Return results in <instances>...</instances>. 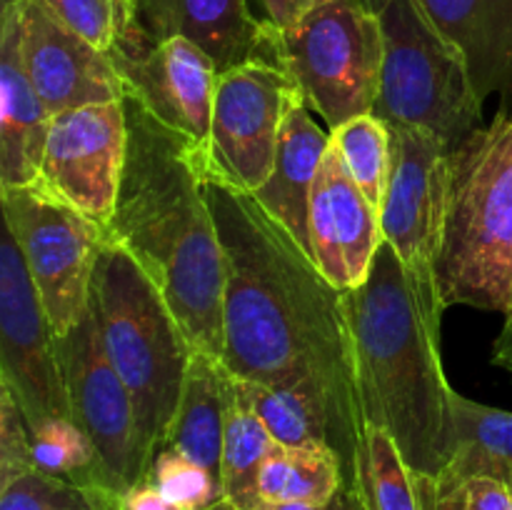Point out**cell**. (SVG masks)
<instances>
[{"label":"cell","instance_id":"1","mask_svg":"<svg viewBox=\"0 0 512 510\" xmlns=\"http://www.w3.org/2000/svg\"><path fill=\"white\" fill-rule=\"evenodd\" d=\"M225 253L223 350L235 378L303 398L353 485L365 418L343 290L253 195L203 178Z\"/></svg>","mask_w":512,"mask_h":510},{"label":"cell","instance_id":"2","mask_svg":"<svg viewBox=\"0 0 512 510\" xmlns=\"http://www.w3.org/2000/svg\"><path fill=\"white\" fill-rule=\"evenodd\" d=\"M128 160L108 225L115 245L153 280L193 350H223L225 253L185 140L125 98Z\"/></svg>","mask_w":512,"mask_h":510},{"label":"cell","instance_id":"3","mask_svg":"<svg viewBox=\"0 0 512 510\" xmlns=\"http://www.w3.org/2000/svg\"><path fill=\"white\" fill-rule=\"evenodd\" d=\"M365 425L388 430L405 463L435 480L450 453L453 385L440 355L443 318L383 240L360 288L343 293Z\"/></svg>","mask_w":512,"mask_h":510},{"label":"cell","instance_id":"4","mask_svg":"<svg viewBox=\"0 0 512 510\" xmlns=\"http://www.w3.org/2000/svg\"><path fill=\"white\" fill-rule=\"evenodd\" d=\"M435 283L445 310L512 315V110H498L448 153Z\"/></svg>","mask_w":512,"mask_h":510},{"label":"cell","instance_id":"5","mask_svg":"<svg viewBox=\"0 0 512 510\" xmlns=\"http://www.w3.org/2000/svg\"><path fill=\"white\" fill-rule=\"evenodd\" d=\"M90 305L110 363L130 390L153 463L178 410L193 345L153 280L113 240L95 268Z\"/></svg>","mask_w":512,"mask_h":510},{"label":"cell","instance_id":"6","mask_svg":"<svg viewBox=\"0 0 512 510\" xmlns=\"http://www.w3.org/2000/svg\"><path fill=\"white\" fill-rule=\"evenodd\" d=\"M373 8L385 45L373 113L390 128L425 130L453 150L483 125L485 108L463 58L415 0H378Z\"/></svg>","mask_w":512,"mask_h":510},{"label":"cell","instance_id":"7","mask_svg":"<svg viewBox=\"0 0 512 510\" xmlns=\"http://www.w3.org/2000/svg\"><path fill=\"white\" fill-rule=\"evenodd\" d=\"M265 45L328 130L375 110L385 45L368 0H320L298 25L265 33Z\"/></svg>","mask_w":512,"mask_h":510},{"label":"cell","instance_id":"8","mask_svg":"<svg viewBox=\"0 0 512 510\" xmlns=\"http://www.w3.org/2000/svg\"><path fill=\"white\" fill-rule=\"evenodd\" d=\"M0 203L50 325L58 335L70 333L90 305L108 228L35 185L0 188Z\"/></svg>","mask_w":512,"mask_h":510},{"label":"cell","instance_id":"9","mask_svg":"<svg viewBox=\"0 0 512 510\" xmlns=\"http://www.w3.org/2000/svg\"><path fill=\"white\" fill-rule=\"evenodd\" d=\"M300 95L295 80L270 58L223 70L215 83L208 145L198 160L203 178L238 193H258L273 173L285 115Z\"/></svg>","mask_w":512,"mask_h":510},{"label":"cell","instance_id":"10","mask_svg":"<svg viewBox=\"0 0 512 510\" xmlns=\"http://www.w3.org/2000/svg\"><path fill=\"white\" fill-rule=\"evenodd\" d=\"M58 355L73 420L98 450L100 483L125 493L148 475L150 455L128 385L108 358L93 305L70 333L58 335Z\"/></svg>","mask_w":512,"mask_h":510},{"label":"cell","instance_id":"11","mask_svg":"<svg viewBox=\"0 0 512 510\" xmlns=\"http://www.w3.org/2000/svg\"><path fill=\"white\" fill-rule=\"evenodd\" d=\"M390 148V178L380 205L383 240L405 265L428 308L443 318L435 263L443 240L450 150L418 128H390Z\"/></svg>","mask_w":512,"mask_h":510},{"label":"cell","instance_id":"12","mask_svg":"<svg viewBox=\"0 0 512 510\" xmlns=\"http://www.w3.org/2000/svg\"><path fill=\"white\" fill-rule=\"evenodd\" d=\"M108 55L120 75L125 98L185 140L195 158H203L220 75L215 60L183 35L153 40L135 25Z\"/></svg>","mask_w":512,"mask_h":510},{"label":"cell","instance_id":"13","mask_svg":"<svg viewBox=\"0 0 512 510\" xmlns=\"http://www.w3.org/2000/svg\"><path fill=\"white\" fill-rule=\"evenodd\" d=\"M0 385L10 390L28 428L53 418L73 420L60 368L58 333L5 223L0 238Z\"/></svg>","mask_w":512,"mask_h":510},{"label":"cell","instance_id":"14","mask_svg":"<svg viewBox=\"0 0 512 510\" xmlns=\"http://www.w3.org/2000/svg\"><path fill=\"white\" fill-rule=\"evenodd\" d=\"M128 160L125 100L53 115L35 188L108 228Z\"/></svg>","mask_w":512,"mask_h":510},{"label":"cell","instance_id":"15","mask_svg":"<svg viewBox=\"0 0 512 510\" xmlns=\"http://www.w3.org/2000/svg\"><path fill=\"white\" fill-rule=\"evenodd\" d=\"M20 50L30 83L53 115L125 100L110 55L65 28L40 0H20Z\"/></svg>","mask_w":512,"mask_h":510},{"label":"cell","instance_id":"16","mask_svg":"<svg viewBox=\"0 0 512 510\" xmlns=\"http://www.w3.org/2000/svg\"><path fill=\"white\" fill-rule=\"evenodd\" d=\"M380 245V213L330 140L310 195V255L320 273L345 293L368 280Z\"/></svg>","mask_w":512,"mask_h":510},{"label":"cell","instance_id":"17","mask_svg":"<svg viewBox=\"0 0 512 510\" xmlns=\"http://www.w3.org/2000/svg\"><path fill=\"white\" fill-rule=\"evenodd\" d=\"M53 113L35 85L20 50V0H0V185L38 183Z\"/></svg>","mask_w":512,"mask_h":510},{"label":"cell","instance_id":"18","mask_svg":"<svg viewBox=\"0 0 512 510\" xmlns=\"http://www.w3.org/2000/svg\"><path fill=\"white\" fill-rule=\"evenodd\" d=\"M135 28L153 40H193L215 60L218 70L268 58L265 33L248 0H133Z\"/></svg>","mask_w":512,"mask_h":510},{"label":"cell","instance_id":"19","mask_svg":"<svg viewBox=\"0 0 512 510\" xmlns=\"http://www.w3.org/2000/svg\"><path fill=\"white\" fill-rule=\"evenodd\" d=\"M468 68L478 98L512 110V0H415Z\"/></svg>","mask_w":512,"mask_h":510},{"label":"cell","instance_id":"20","mask_svg":"<svg viewBox=\"0 0 512 510\" xmlns=\"http://www.w3.org/2000/svg\"><path fill=\"white\" fill-rule=\"evenodd\" d=\"M330 130H323L310 115L308 103L300 95L290 105L280 130L278 153L270 178L253 193L255 203L283 225L310 253V195H313L318 168L330 148Z\"/></svg>","mask_w":512,"mask_h":510},{"label":"cell","instance_id":"21","mask_svg":"<svg viewBox=\"0 0 512 510\" xmlns=\"http://www.w3.org/2000/svg\"><path fill=\"white\" fill-rule=\"evenodd\" d=\"M230 373L223 360L193 350L178 410L163 448H175L220 480L225 420H228Z\"/></svg>","mask_w":512,"mask_h":510},{"label":"cell","instance_id":"22","mask_svg":"<svg viewBox=\"0 0 512 510\" xmlns=\"http://www.w3.org/2000/svg\"><path fill=\"white\" fill-rule=\"evenodd\" d=\"M450 453L433 483L465 478H495L512 488V413L475 403L465 395L450 398Z\"/></svg>","mask_w":512,"mask_h":510},{"label":"cell","instance_id":"23","mask_svg":"<svg viewBox=\"0 0 512 510\" xmlns=\"http://www.w3.org/2000/svg\"><path fill=\"white\" fill-rule=\"evenodd\" d=\"M345 485L343 463L328 445L323 448H290L275 445L260 465L258 493L260 508L280 505H325Z\"/></svg>","mask_w":512,"mask_h":510},{"label":"cell","instance_id":"24","mask_svg":"<svg viewBox=\"0 0 512 510\" xmlns=\"http://www.w3.org/2000/svg\"><path fill=\"white\" fill-rule=\"evenodd\" d=\"M275 445L278 443L273 440L270 430L245 400L238 378L230 373L228 420H225L223 460H220V485H223V498L230 508H260L255 483H258L260 465L273 453Z\"/></svg>","mask_w":512,"mask_h":510},{"label":"cell","instance_id":"25","mask_svg":"<svg viewBox=\"0 0 512 510\" xmlns=\"http://www.w3.org/2000/svg\"><path fill=\"white\" fill-rule=\"evenodd\" d=\"M353 485L365 510H428L423 478L378 425H365Z\"/></svg>","mask_w":512,"mask_h":510},{"label":"cell","instance_id":"26","mask_svg":"<svg viewBox=\"0 0 512 510\" xmlns=\"http://www.w3.org/2000/svg\"><path fill=\"white\" fill-rule=\"evenodd\" d=\"M30 458L40 473L83 488H103L98 450L75 420L53 418L30 428Z\"/></svg>","mask_w":512,"mask_h":510},{"label":"cell","instance_id":"27","mask_svg":"<svg viewBox=\"0 0 512 510\" xmlns=\"http://www.w3.org/2000/svg\"><path fill=\"white\" fill-rule=\"evenodd\" d=\"M330 135H333V143L338 145L353 180L380 213L390 178V158H393L390 125L375 113H365L330 130Z\"/></svg>","mask_w":512,"mask_h":510},{"label":"cell","instance_id":"28","mask_svg":"<svg viewBox=\"0 0 512 510\" xmlns=\"http://www.w3.org/2000/svg\"><path fill=\"white\" fill-rule=\"evenodd\" d=\"M238 385L275 443L290 448H323V445L330 448L328 430L303 398L290 390L253 383V380L238 378Z\"/></svg>","mask_w":512,"mask_h":510},{"label":"cell","instance_id":"29","mask_svg":"<svg viewBox=\"0 0 512 510\" xmlns=\"http://www.w3.org/2000/svg\"><path fill=\"white\" fill-rule=\"evenodd\" d=\"M0 510H118V493L28 470L0 485Z\"/></svg>","mask_w":512,"mask_h":510},{"label":"cell","instance_id":"30","mask_svg":"<svg viewBox=\"0 0 512 510\" xmlns=\"http://www.w3.org/2000/svg\"><path fill=\"white\" fill-rule=\"evenodd\" d=\"M145 478L178 510H215L225 503L220 480L175 448H160Z\"/></svg>","mask_w":512,"mask_h":510},{"label":"cell","instance_id":"31","mask_svg":"<svg viewBox=\"0 0 512 510\" xmlns=\"http://www.w3.org/2000/svg\"><path fill=\"white\" fill-rule=\"evenodd\" d=\"M65 28L110 53L135 23L133 0H40Z\"/></svg>","mask_w":512,"mask_h":510},{"label":"cell","instance_id":"32","mask_svg":"<svg viewBox=\"0 0 512 510\" xmlns=\"http://www.w3.org/2000/svg\"><path fill=\"white\" fill-rule=\"evenodd\" d=\"M423 483L428 510H512V488L495 478H465L455 483L423 478Z\"/></svg>","mask_w":512,"mask_h":510},{"label":"cell","instance_id":"33","mask_svg":"<svg viewBox=\"0 0 512 510\" xmlns=\"http://www.w3.org/2000/svg\"><path fill=\"white\" fill-rule=\"evenodd\" d=\"M28 470H35L30 458L28 420L10 390L0 385V485L20 478Z\"/></svg>","mask_w":512,"mask_h":510},{"label":"cell","instance_id":"34","mask_svg":"<svg viewBox=\"0 0 512 510\" xmlns=\"http://www.w3.org/2000/svg\"><path fill=\"white\" fill-rule=\"evenodd\" d=\"M263 33H283L298 25L320 0H248Z\"/></svg>","mask_w":512,"mask_h":510},{"label":"cell","instance_id":"35","mask_svg":"<svg viewBox=\"0 0 512 510\" xmlns=\"http://www.w3.org/2000/svg\"><path fill=\"white\" fill-rule=\"evenodd\" d=\"M118 510H178L173 503L160 495V490L143 478L128 488L125 493H118Z\"/></svg>","mask_w":512,"mask_h":510},{"label":"cell","instance_id":"36","mask_svg":"<svg viewBox=\"0 0 512 510\" xmlns=\"http://www.w3.org/2000/svg\"><path fill=\"white\" fill-rule=\"evenodd\" d=\"M258 510H365L355 485L345 483L340 493L325 505H280V508H258Z\"/></svg>","mask_w":512,"mask_h":510},{"label":"cell","instance_id":"37","mask_svg":"<svg viewBox=\"0 0 512 510\" xmlns=\"http://www.w3.org/2000/svg\"><path fill=\"white\" fill-rule=\"evenodd\" d=\"M490 360H493V365H498V368H503L505 373L512 375V315L505 318L503 330H500V335L495 338L493 358Z\"/></svg>","mask_w":512,"mask_h":510},{"label":"cell","instance_id":"38","mask_svg":"<svg viewBox=\"0 0 512 510\" xmlns=\"http://www.w3.org/2000/svg\"><path fill=\"white\" fill-rule=\"evenodd\" d=\"M215 510H233V508H230L228 503H223V505H220V508H215Z\"/></svg>","mask_w":512,"mask_h":510}]
</instances>
